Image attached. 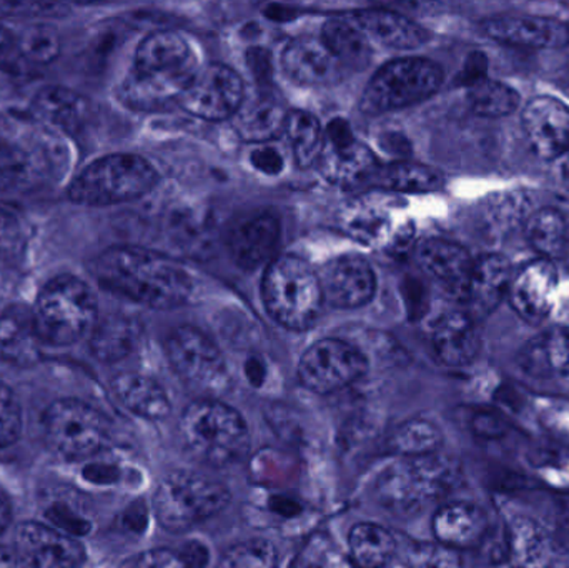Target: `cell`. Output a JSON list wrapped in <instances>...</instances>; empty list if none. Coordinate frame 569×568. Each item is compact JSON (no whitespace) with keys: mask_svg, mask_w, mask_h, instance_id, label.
Wrapping results in <instances>:
<instances>
[{"mask_svg":"<svg viewBox=\"0 0 569 568\" xmlns=\"http://www.w3.org/2000/svg\"><path fill=\"white\" fill-rule=\"evenodd\" d=\"M443 82L438 63L420 57H401L385 63L365 87L361 110L387 113L430 99Z\"/></svg>","mask_w":569,"mask_h":568,"instance_id":"obj_9","label":"cell"},{"mask_svg":"<svg viewBox=\"0 0 569 568\" xmlns=\"http://www.w3.org/2000/svg\"><path fill=\"white\" fill-rule=\"evenodd\" d=\"M348 550L355 566L383 568L391 562L398 550L397 539L390 530L378 524L361 522L348 534Z\"/></svg>","mask_w":569,"mask_h":568,"instance_id":"obj_34","label":"cell"},{"mask_svg":"<svg viewBox=\"0 0 569 568\" xmlns=\"http://www.w3.org/2000/svg\"><path fill=\"white\" fill-rule=\"evenodd\" d=\"M32 312L40 342L67 347L92 333L99 303L89 283L62 273L40 289Z\"/></svg>","mask_w":569,"mask_h":568,"instance_id":"obj_5","label":"cell"},{"mask_svg":"<svg viewBox=\"0 0 569 568\" xmlns=\"http://www.w3.org/2000/svg\"><path fill=\"white\" fill-rule=\"evenodd\" d=\"M180 557H182L183 562L189 566V568H203L207 566V554L206 547L200 546V544H189V546L183 547V550H180Z\"/></svg>","mask_w":569,"mask_h":568,"instance_id":"obj_54","label":"cell"},{"mask_svg":"<svg viewBox=\"0 0 569 568\" xmlns=\"http://www.w3.org/2000/svg\"><path fill=\"white\" fill-rule=\"evenodd\" d=\"M113 396L136 416L162 420L172 413V403L160 383L142 373H122L112 382Z\"/></svg>","mask_w":569,"mask_h":568,"instance_id":"obj_29","label":"cell"},{"mask_svg":"<svg viewBox=\"0 0 569 568\" xmlns=\"http://www.w3.org/2000/svg\"><path fill=\"white\" fill-rule=\"evenodd\" d=\"M443 442V434L437 423L427 419H410L391 434L390 450L403 459L433 456Z\"/></svg>","mask_w":569,"mask_h":568,"instance_id":"obj_38","label":"cell"},{"mask_svg":"<svg viewBox=\"0 0 569 568\" xmlns=\"http://www.w3.org/2000/svg\"><path fill=\"white\" fill-rule=\"evenodd\" d=\"M318 163L330 182L343 186L368 180L378 166L373 152L355 139L350 123L343 119H333L325 127V146Z\"/></svg>","mask_w":569,"mask_h":568,"instance_id":"obj_15","label":"cell"},{"mask_svg":"<svg viewBox=\"0 0 569 568\" xmlns=\"http://www.w3.org/2000/svg\"><path fill=\"white\" fill-rule=\"evenodd\" d=\"M527 239L541 259H565L569 250V223L563 212L558 209L538 210L527 223Z\"/></svg>","mask_w":569,"mask_h":568,"instance_id":"obj_36","label":"cell"},{"mask_svg":"<svg viewBox=\"0 0 569 568\" xmlns=\"http://www.w3.org/2000/svg\"><path fill=\"white\" fill-rule=\"evenodd\" d=\"M408 568H467L460 550L440 542L415 544L407 552Z\"/></svg>","mask_w":569,"mask_h":568,"instance_id":"obj_43","label":"cell"},{"mask_svg":"<svg viewBox=\"0 0 569 568\" xmlns=\"http://www.w3.org/2000/svg\"><path fill=\"white\" fill-rule=\"evenodd\" d=\"M471 430L485 439H498L507 434V420L493 410H478L470 420Z\"/></svg>","mask_w":569,"mask_h":568,"instance_id":"obj_50","label":"cell"},{"mask_svg":"<svg viewBox=\"0 0 569 568\" xmlns=\"http://www.w3.org/2000/svg\"><path fill=\"white\" fill-rule=\"evenodd\" d=\"M16 556L12 550L7 547L0 546V568H16Z\"/></svg>","mask_w":569,"mask_h":568,"instance_id":"obj_58","label":"cell"},{"mask_svg":"<svg viewBox=\"0 0 569 568\" xmlns=\"http://www.w3.org/2000/svg\"><path fill=\"white\" fill-rule=\"evenodd\" d=\"M40 339L33 312L22 303H12L0 312V360L10 366L30 367L39 362Z\"/></svg>","mask_w":569,"mask_h":568,"instance_id":"obj_25","label":"cell"},{"mask_svg":"<svg viewBox=\"0 0 569 568\" xmlns=\"http://www.w3.org/2000/svg\"><path fill=\"white\" fill-rule=\"evenodd\" d=\"M435 539L455 550L471 549L485 539L488 519L475 504L451 502L441 507L433 517Z\"/></svg>","mask_w":569,"mask_h":568,"instance_id":"obj_27","label":"cell"},{"mask_svg":"<svg viewBox=\"0 0 569 568\" xmlns=\"http://www.w3.org/2000/svg\"><path fill=\"white\" fill-rule=\"evenodd\" d=\"M32 173V159L22 147L0 136V192L23 186Z\"/></svg>","mask_w":569,"mask_h":568,"instance_id":"obj_42","label":"cell"},{"mask_svg":"<svg viewBox=\"0 0 569 568\" xmlns=\"http://www.w3.org/2000/svg\"><path fill=\"white\" fill-rule=\"evenodd\" d=\"M525 136L540 159L563 157L569 149V109L553 97L530 100L521 113Z\"/></svg>","mask_w":569,"mask_h":568,"instance_id":"obj_17","label":"cell"},{"mask_svg":"<svg viewBox=\"0 0 569 568\" xmlns=\"http://www.w3.org/2000/svg\"><path fill=\"white\" fill-rule=\"evenodd\" d=\"M288 568H343V564L327 539L313 537Z\"/></svg>","mask_w":569,"mask_h":568,"instance_id":"obj_46","label":"cell"},{"mask_svg":"<svg viewBox=\"0 0 569 568\" xmlns=\"http://www.w3.org/2000/svg\"><path fill=\"white\" fill-rule=\"evenodd\" d=\"M60 3L0 2V16H62Z\"/></svg>","mask_w":569,"mask_h":568,"instance_id":"obj_51","label":"cell"},{"mask_svg":"<svg viewBox=\"0 0 569 568\" xmlns=\"http://www.w3.org/2000/svg\"><path fill=\"white\" fill-rule=\"evenodd\" d=\"M321 39L347 70L363 69L373 56L370 39L351 17L328 20L323 26Z\"/></svg>","mask_w":569,"mask_h":568,"instance_id":"obj_33","label":"cell"},{"mask_svg":"<svg viewBox=\"0 0 569 568\" xmlns=\"http://www.w3.org/2000/svg\"><path fill=\"white\" fill-rule=\"evenodd\" d=\"M491 39L528 49H561L569 43V27L563 20L538 16H498L481 22Z\"/></svg>","mask_w":569,"mask_h":568,"instance_id":"obj_19","label":"cell"},{"mask_svg":"<svg viewBox=\"0 0 569 568\" xmlns=\"http://www.w3.org/2000/svg\"><path fill=\"white\" fill-rule=\"evenodd\" d=\"M22 434V409L9 386L0 382V449L12 446Z\"/></svg>","mask_w":569,"mask_h":568,"instance_id":"obj_45","label":"cell"},{"mask_svg":"<svg viewBox=\"0 0 569 568\" xmlns=\"http://www.w3.org/2000/svg\"><path fill=\"white\" fill-rule=\"evenodd\" d=\"M523 366L533 376L569 377V329L555 327L523 352Z\"/></svg>","mask_w":569,"mask_h":568,"instance_id":"obj_35","label":"cell"},{"mask_svg":"<svg viewBox=\"0 0 569 568\" xmlns=\"http://www.w3.org/2000/svg\"><path fill=\"white\" fill-rule=\"evenodd\" d=\"M417 260L450 296L465 300L475 263L467 249L451 240L427 239L418 246Z\"/></svg>","mask_w":569,"mask_h":568,"instance_id":"obj_22","label":"cell"},{"mask_svg":"<svg viewBox=\"0 0 569 568\" xmlns=\"http://www.w3.org/2000/svg\"><path fill=\"white\" fill-rule=\"evenodd\" d=\"M435 353L450 367H463L473 362L480 350L475 320L465 312L445 313L433 327L431 333Z\"/></svg>","mask_w":569,"mask_h":568,"instance_id":"obj_28","label":"cell"},{"mask_svg":"<svg viewBox=\"0 0 569 568\" xmlns=\"http://www.w3.org/2000/svg\"><path fill=\"white\" fill-rule=\"evenodd\" d=\"M553 520L560 532L569 537V497H558L555 500Z\"/></svg>","mask_w":569,"mask_h":568,"instance_id":"obj_55","label":"cell"},{"mask_svg":"<svg viewBox=\"0 0 569 568\" xmlns=\"http://www.w3.org/2000/svg\"><path fill=\"white\" fill-rule=\"evenodd\" d=\"M26 249L22 223L9 210L0 209V260H13Z\"/></svg>","mask_w":569,"mask_h":568,"instance_id":"obj_47","label":"cell"},{"mask_svg":"<svg viewBox=\"0 0 569 568\" xmlns=\"http://www.w3.org/2000/svg\"><path fill=\"white\" fill-rule=\"evenodd\" d=\"M246 370L250 382L256 383V386L262 383L263 377H266V367H263V363L260 362L259 359H250L249 362H247Z\"/></svg>","mask_w":569,"mask_h":568,"instance_id":"obj_56","label":"cell"},{"mask_svg":"<svg viewBox=\"0 0 569 568\" xmlns=\"http://www.w3.org/2000/svg\"><path fill=\"white\" fill-rule=\"evenodd\" d=\"M10 520H12V507H10L7 497L0 492V534L6 532Z\"/></svg>","mask_w":569,"mask_h":568,"instance_id":"obj_57","label":"cell"},{"mask_svg":"<svg viewBox=\"0 0 569 568\" xmlns=\"http://www.w3.org/2000/svg\"><path fill=\"white\" fill-rule=\"evenodd\" d=\"M487 72V57H485L483 52H473L468 57L467 62H465L463 70H461L457 80L460 86L471 89V87H475L477 83L483 82V80L488 79Z\"/></svg>","mask_w":569,"mask_h":568,"instance_id":"obj_52","label":"cell"},{"mask_svg":"<svg viewBox=\"0 0 569 568\" xmlns=\"http://www.w3.org/2000/svg\"><path fill=\"white\" fill-rule=\"evenodd\" d=\"M282 66L293 82L307 87L340 82L347 72L330 47L318 37H298L288 42L282 53Z\"/></svg>","mask_w":569,"mask_h":568,"instance_id":"obj_21","label":"cell"},{"mask_svg":"<svg viewBox=\"0 0 569 568\" xmlns=\"http://www.w3.org/2000/svg\"><path fill=\"white\" fill-rule=\"evenodd\" d=\"M42 426L47 447L60 459H90L109 442L106 417L82 400L62 399L50 403Z\"/></svg>","mask_w":569,"mask_h":568,"instance_id":"obj_10","label":"cell"},{"mask_svg":"<svg viewBox=\"0 0 569 568\" xmlns=\"http://www.w3.org/2000/svg\"><path fill=\"white\" fill-rule=\"evenodd\" d=\"M370 42L395 50H413L427 42L428 33L420 23L387 9H367L351 16Z\"/></svg>","mask_w":569,"mask_h":568,"instance_id":"obj_26","label":"cell"},{"mask_svg":"<svg viewBox=\"0 0 569 568\" xmlns=\"http://www.w3.org/2000/svg\"><path fill=\"white\" fill-rule=\"evenodd\" d=\"M510 260L498 253H488L475 260L463 302L470 307L468 316L485 317L493 312L510 292L513 282Z\"/></svg>","mask_w":569,"mask_h":568,"instance_id":"obj_24","label":"cell"},{"mask_svg":"<svg viewBox=\"0 0 569 568\" xmlns=\"http://www.w3.org/2000/svg\"><path fill=\"white\" fill-rule=\"evenodd\" d=\"M92 273L103 289L152 309H176L193 292L190 273L156 250L117 246L93 260Z\"/></svg>","mask_w":569,"mask_h":568,"instance_id":"obj_1","label":"cell"},{"mask_svg":"<svg viewBox=\"0 0 569 568\" xmlns=\"http://www.w3.org/2000/svg\"><path fill=\"white\" fill-rule=\"evenodd\" d=\"M179 434L187 452L210 467L232 466L249 450L246 420L219 399L190 403L180 419Z\"/></svg>","mask_w":569,"mask_h":568,"instance_id":"obj_4","label":"cell"},{"mask_svg":"<svg viewBox=\"0 0 569 568\" xmlns=\"http://www.w3.org/2000/svg\"><path fill=\"white\" fill-rule=\"evenodd\" d=\"M197 70L189 42L172 30H157L137 47L132 72L119 90L120 100L142 112L166 109L179 102Z\"/></svg>","mask_w":569,"mask_h":568,"instance_id":"obj_2","label":"cell"},{"mask_svg":"<svg viewBox=\"0 0 569 568\" xmlns=\"http://www.w3.org/2000/svg\"><path fill=\"white\" fill-rule=\"evenodd\" d=\"M557 289L558 270L555 262L538 259L513 277L508 299L521 319L540 323L553 310Z\"/></svg>","mask_w":569,"mask_h":568,"instance_id":"obj_20","label":"cell"},{"mask_svg":"<svg viewBox=\"0 0 569 568\" xmlns=\"http://www.w3.org/2000/svg\"><path fill=\"white\" fill-rule=\"evenodd\" d=\"M232 496L223 484L202 474L177 470L157 487L153 510L169 530H186L219 516Z\"/></svg>","mask_w":569,"mask_h":568,"instance_id":"obj_8","label":"cell"},{"mask_svg":"<svg viewBox=\"0 0 569 568\" xmlns=\"http://www.w3.org/2000/svg\"><path fill=\"white\" fill-rule=\"evenodd\" d=\"M279 554L266 539H249L236 544L220 557L217 568H277Z\"/></svg>","mask_w":569,"mask_h":568,"instance_id":"obj_41","label":"cell"},{"mask_svg":"<svg viewBox=\"0 0 569 568\" xmlns=\"http://www.w3.org/2000/svg\"><path fill=\"white\" fill-rule=\"evenodd\" d=\"M243 100L242 77L222 63H210L197 70L179 102L192 116L217 122L233 119Z\"/></svg>","mask_w":569,"mask_h":568,"instance_id":"obj_13","label":"cell"},{"mask_svg":"<svg viewBox=\"0 0 569 568\" xmlns=\"http://www.w3.org/2000/svg\"><path fill=\"white\" fill-rule=\"evenodd\" d=\"M325 302L337 309H357L367 306L377 290V277L367 260L343 256L327 263L320 273Z\"/></svg>","mask_w":569,"mask_h":568,"instance_id":"obj_18","label":"cell"},{"mask_svg":"<svg viewBox=\"0 0 569 568\" xmlns=\"http://www.w3.org/2000/svg\"><path fill=\"white\" fill-rule=\"evenodd\" d=\"M123 568H189L182 557L172 550L153 549L130 559Z\"/></svg>","mask_w":569,"mask_h":568,"instance_id":"obj_49","label":"cell"},{"mask_svg":"<svg viewBox=\"0 0 569 568\" xmlns=\"http://www.w3.org/2000/svg\"><path fill=\"white\" fill-rule=\"evenodd\" d=\"M47 519H49L50 526L72 537L83 536L90 530V524L79 514L73 512L66 504H56L50 507Z\"/></svg>","mask_w":569,"mask_h":568,"instance_id":"obj_48","label":"cell"},{"mask_svg":"<svg viewBox=\"0 0 569 568\" xmlns=\"http://www.w3.org/2000/svg\"><path fill=\"white\" fill-rule=\"evenodd\" d=\"M159 182L156 167L136 153H110L80 170L69 199L87 207L116 206L147 196Z\"/></svg>","mask_w":569,"mask_h":568,"instance_id":"obj_7","label":"cell"},{"mask_svg":"<svg viewBox=\"0 0 569 568\" xmlns=\"http://www.w3.org/2000/svg\"><path fill=\"white\" fill-rule=\"evenodd\" d=\"M284 133L290 140L298 166L307 169L320 160L325 146V129L318 122L317 117L303 112V110L288 112Z\"/></svg>","mask_w":569,"mask_h":568,"instance_id":"obj_39","label":"cell"},{"mask_svg":"<svg viewBox=\"0 0 569 568\" xmlns=\"http://www.w3.org/2000/svg\"><path fill=\"white\" fill-rule=\"evenodd\" d=\"M565 163H563V167H565V172H567V176L569 177V149H568V152L565 153Z\"/></svg>","mask_w":569,"mask_h":568,"instance_id":"obj_60","label":"cell"},{"mask_svg":"<svg viewBox=\"0 0 569 568\" xmlns=\"http://www.w3.org/2000/svg\"><path fill=\"white\" fill-rule=\"evenodd\" d=\"M460 470L448 457H415L398 460L378 476L375 496L393 516H413L457 487Z\"/></svg>","mask_w":569,"mask_h":568,"instance_id":"obj_3","label":"cell"},{"mask_svg":"<svg viewBox=\"0 0 569 568\" xmlns=\"http://www.w3.org/2000/svg\"><path fill=\"white\" fill-rule=\"evenodd\" d=\"M288 112L273 97H257L252 102L243 103L233 116L237 133L247 142L269 143L284 132Z\"/></svg>","mask_w":569,"mask_h":568,"instance_id":"obj_30","label":"cell"},{"mask_svg":"<svg viewBox=\"0 0 569 568\" xmlns=\"http://www.w3.org/2000/svg\"><path fill=\"white\" fill-rule=\"evenodd\" d=\"M262 297L272 319L295 332L315 326L325 303L320 277L303 259L291 253L276 257L267 266Z\"/></svg>","mask_w":569,"mask_h":568,"instance_id":"obj_6","label":"cell"},{"mask_svg":"<svg viewBox=\"0 0 569 568\" xmlns=\"http://www.w3.org/2000/svg\"><path fill=\"white\" fill-rule=\"evenodd\" d=\"M367 182L393 192L425 193L441 189L445 179L440 170L433 167L400 160L388 166H377Z\"/></svg>","mask_w":569,"mask_h":568,"instance_id":"obj_32","label":"cell"},{"mask_svg":"<svg viewBox=\"0 0 569 568\" xmlns=\"http://www.w3.org/2000/svg\"><path fill=\"white\" fill-rule=\"evenodd\" d=\"M507 559L511 568H569V550L538 520L515 516L508 520Z\"/></svg>","mask_w":569,"mask_h":568,"instance_id":"obj_16","label":"cell"},{"mask_svg":"<svg viewBox=\"0 0 569 568\" xmlns=\"http://www.w3.org/2000/svg\"><path fill=\"white\" fill-rule=\"evenodd\" d=\"M10 42H12V36L6 27L0 26V52H3L10 46Z\"/></svg>","mask_w":569,"mask_h":568,"instance_id":"obj_59","label":"cell"},{"mask_svg":"<svg viewBox=\"0 0 569 568\" xmlns=\"http://www.w3.org/2000/svg\"><path fill=\"white\" fill-rule=\"evenodd\" d=\"M468 102L478 116L505 117L518 109L520 96L507 83L487 79L468 89Z\"/></svg>","mask_w":569,"mask_h":568,"instance_id":"obj_40","label":"cell"},{"mask_svg":"<svg viewBox=\"0 0 569 568\" xmlns=\"http://www.w3.org/2000/svg\"><path fill=\"white\" fill-rule=\"evenodd\" d=\"M13 556L26 568H79L86 549L77 537L40 522H26L17 529Z\"/></svg>","mask_w":569,"mask_h":568,"instance_id":"obj_14","label":"cell"},{"mask_svg":"<svg viewBox=\"0 0 569 568\" xmlns=\"http://www.w3.org/2000/svg\"><path fill=\"white\" fill-rule=\"evenodd\" d=\"M19 50L29 62L46 66L59 57V37L47 27H32L19 37Z\"/></svg>","mask_w":569,"mask_h":568,"instance_id":"obj_44","label":"cell"},{"mask_svg":"<svg viewBox=\"0 0 569 568\" xmlns=\"http://www.w3.org/2000/svg\"><path fill=\"white\" fill-rule=\"evenodd\" d=\"M367 357L340 339H323L308 347L298 363V380L315 393H333L367 372Z\"/></svg>","mask_w":569,"mask_h":568,"instance_id":"obj_12","label":"cell"},{"mask_svg":"<svg viewBox=\"0 0 569 568\" xmlns=\"http://www.w3.org/2000/svg\"><path fill=\"white\" fill-rule=\"evenodd\" d=\"M33 109L53 127L73 130L86 119L87 102L82 96L62 86H47L37 92Z\"/></svg>","mask_w":569,"mask_h":568,"instance_id":"obj_37","label":"cell"},{"mask_svg":"<svg viewBox=\"0 0 569 568\" xmlns=\"http://www.w3.org/2000/svg\"><path fill=\"white\" fill-rule=\"evenodd\" d=\"M166 350L177 376L199 399H219L229 390L226 357L202 330L179 327L167 339Z\"/></svg>","mask_w":569,"mask_h":568,"instance_id":"obj_11","label":"cell"},{"mask_svg":"<svg viewBox=\"0 0 569 568\" xmlns=\"http://www.w3.org/2000/svg\"><path fill=\"white\" fill-rule=\"evenodd\" d=\"M280 239V220L273 213H256L242 220L230 233V252L242 269H259L276 259Z\"/></svg>","mask_w":569,"mask_h":568,"instance_id":"obj_23","label":"cell"},{"mask_svg":"<svg viewBox=\"0 0 569 568\" xmlns=\"http://www.w3.org/2000/svg\"><path fill=\"white\" fill-rule=\"evenodd\" d=\"M250 159H252L253 167L266 176H279L283 170V157L280 156L279 150L267 146V143L257 147Z\"/></svg>","mask_w":569,"mask_h":568,"instance_id":"obj_53","label":"cell"},{"mask_svg":"<svg viewBox=\"0 0 569 568\" xmlns=\"http://www.w3.org/2000/svg\"><path fill=\"white\" fill-rule=\"evenodd\" d=\"M140 327L126 316H107L97 320L90 333V350L100 362L113 363L126 359L136 350Z\"/></svg>","mask_w":569,"mask_h":568,"instance_id":"obj_31","label":"cell"}]
</instances>
